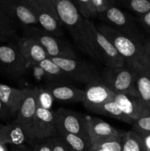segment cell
<instances>
[{
	"label": "cell",
	"mask_w": 150,
	"mask_h": 151,
	"mask_svg": "<svg viewBox=\"0 0 150 151\" xmlns=\"http://www.w3.org/2000/svg\"><path fill=\"white\" fill-rule=\"evenodd\" d=\"M62 24L67 29L79 50L96 60L85 25V19L70 0H52ZM97 61V60H96Z\"/></svg>",
	"instance_id": "obj_1"
},
{
	"label": "cell",
	"mask_w": 150,
	"mask_h": 151,
	"mask_svg": "<svg viewBox=\"0 0 150 151\" xmlns=\"http://www.w3.org/2000/svg\"><path fill=\"white\" fill-rule=\"evenodd\" d=\"M96 27L123 58L125 66L129 68H133L138 65L144 66L143 61L144 42H138L104 23L96 25Z\"/></svg>",
	"instance_id": "obj_2"
},
{
	"label": "cell",
	"mask_w": 150,
	"mask_h": 151,
	"mask_svg": "<svg viewBox=\"0 0 150 151\" xmlns=\"http://www.w3.org/2000/svg\"><path fill=\"white\" fill-rule=\"evenodd\" d=\"M87 34L89 38L91 48L97 61L105 65L106 67H123L124 60L109 40L98 30L92 20L85 19Z\"/></svg>",
	"instance_id": "obj_3"
},
{
	"label": "cell",
	"mask_w": 150,
	"mask_h": 151,
	"mask_svg": "<svg viewBox=\"0 0 150 151\" xmlns=\"http://www.w3.org/2000/svg\"><path fill=\"white\" fill-rule=\"evenodd\" d=\"M23 33L24 36L35 40L44 49L49 58L77 59L76 52L67 41L49 33L42 28L35 26L25 27H23Z\"/></svg>",
	"instance_id": "obj_4"
},
{
	"label": "cell",
	"mask_w": 150,
	"mask_h": 151,
	"mask_svg": "<svg viewBox=\"0 0 150 151\" xmlns=\"http://www.w3.org/2000/svg\"><path fill=\"white\" fill-rule=\"evenodd\" d=\"M100 83L115 94H129L138 97L135 72L128 66L105 67L101 72Z\"/></svg>",
	"instance_id": "obj_5"
},
{
	"label": "cell",
	"mask_w": 150,
	"mask_h": 151,
	"mask_svg": "<svg viewBox=\"0 0 150 151\" xmlns=\"http://www.w3.org/2000/svg\"><path fill=\"white\" fill-rule=\"evenodd\" d=\"M43 29L57 37L63 35V24L52 0H26Z\"/></svg>",
	"instance_id": "obj_6"
},
{
	"label": "cell",
	"mask_w": 150,
	"mask_h": 151,
	"mask_svg": "<svg viewBox=\"0 0 150 151\" xmlns=\"http://www.w3.org/2000/svg\"><path fill=\"white\" fill-rule=\"evenodd\" d=\"M57 66H60L66 75L76 82L84 84L100 83L101 72L89 63L78 59H67L60 58H51Z\"/></svg>",
	"instance_id": "obj_7"
},
{
	"label": "cell",
	"mask_w": 150,
	"mask_h": 151,
	"mask_svg": "<svg viewBox=\"0 0 150 151\" xmlns=\"http://www.w3.org/2000/svg\"><path fill=\"white\" fill-rule=\"evenodd\" d=\"M98 19L132 39L138 42H144L141 40V35L137 27V19L129 13L121 10L117 4L110 7L104 14L99 16Z\"/></svg>",
	"instance_id": "obj_8"
},
{
	"label": "cell",
	"mask_w": 150,
	"mask_h": 151,
	"mask_svg": "<svg viewBox=\"0 0 150 151\" xmlns=\"http://www.w3.org/2000/svg\"><path fill=\"white\" fill-rule=\"evenodd\" d=\"M27 64L14 44L0 46V71L16 79L24 76L29 69Z\"/></svg>",
	"instance_id": "obj_9"
},
{
	"label": "cell",
	"mask_w": 150,
	"mask_h": 151,
	"mask_svg": "<svg viewBox=\"0 0 150 151\" xmlns=\"http://www.w3.org/2000/svg\"><path fill=\"white\" fill-rule=\"evenodd\" d=\"M53 115L57 131L75 134L91 141L83 114L70 109L60 108L53 111Z\"/></svg>",
	"instance_id": "obj_10"
},
{
	"label": "cell",
	"mask_w": 150,
	"mask_h": 151,
	"mask_svg": "<svg viewBox=\"0 0 150 151\" xmlns=\"http://www.w3.org/2000/svg\"><path fill=\"white\" fill-rule=\"evenodd\" d=\"M36 110V91L34 87L28 88L26 97L14 120L24 130L29 145H32L34 142L33 124Z\"/></svg>",
	"instance_id": "obj_11"
},
{
	"label": "cell",
	"mask_w": 150,
	"mask_h": 151,
	"mask_svg": "<svg viewBox=\"0 0 150 151\" xmlns=\"http://www.w3.org/2000/svg\"><path fill=\"white\" fill-rule=\"evenodd\" d=\"M1 2L7 14L17 25L25 27L38 24L33 11L26 0H1Z\"/></svg>",
	"instance_id": "obj_12"
},
{
	"label": "cell",
	"mask_w": 150,
	"mask_h": 151,
	"mask_svg": "<svg viewBox=\"0 0 150 151\" xmlns=\"http://www.w3.org/2000/svg\"><path fill=\"white\" fill-rule=\"evenodd\" d=\"M115 93L101 83H94L87 85L84 90L82 103L89 111L95 113L96 111L107 102L113 100Z\"/></svg>",
	"instance_id": "obj_13"
},
{
	"label": "cell",
	"mask_w": 150,
	"mask_h": 151,
	"mask_svg": "<svg viewBox=\"0 0 150 151\" xmlns=\"http://www.w3.org/2000/svg\"><path fill=\"white\" fill-rule=\"evenodd\" d=\"M56 133L53 111L37 107L33 124L34 142L53 137Z\"/></svg>",
	"instance_id": "obj_14"
},
{
	"label": "cell",
	"mask_w": 150,
	"mask_h": 151,
	"mask_svg": "<svg viewBox=\"0 0 150 151\" xmlns=\"http://www.w3.org/2000/svg\"><path fill=\"white\" fill-rule=\"evenodd\" d=\"M17 47L29 67L39 64L49 56L44 49L33 38L23 36L18 41Z\"/></svg>",
	"instance_id": "obj_15"
},
{
	"label": "cell",
	"mask_w": 150,
	"mask_h": 151,
	"mask_svg": "<svg viewBox=\"0 0 150 151\" xmlns=\"http://www.w3.org/2000/svg\"><path fill=\"white\" fill-rule=\"evenodd\" d=\"M44 86L48 88L54 97V100L63 103L82 102L84 90L66 83H47Z\"/></svg>",
	"instance_id": "obj_16"
},
{
	"label": "cell",
	"mask_w": 150,
	"mask_h": 151,
	"mask_svg": "<svg viewBox=\"0 0 150 151\" xmlns=\"http://www.w3.org/2000/svg\"><path fill=\"white\" fill-rule=\"evenodd\" d=\"M84 118L91 141L109 137L123 136L126 132L114 128L110 124L98 117L84 115Z\"/></svg>",
	"instance_id": "obj_17"
},
{
	"label": "cell",
	"mask_w": 150,
	"mask_h": 151,
	"mask_svg": "<svg viewBox=\"0 0 150 151\" xmlns=\"http://www.w3.org/2000/svg\"><path fill=\"white\" fill-rule=\"evenodd\" d=\"M27 91L28 88H17L0 83V100L11 116H16Z\"/></svg>",
	"instance_id": "obj_18"
},
{
	"label": "cell",
	"mask_w": 150,
	"mask_h": 151,
	"mask_svg": "<svg viewBox=\"0 0 150 151\" xmlns=\"http://www.w3.org/2000/svg\"><path fill=\"white\" fill-rule=\"evenodd\" d=\"M125 115L135 122L143 114L146 107L138 96L129 94H115L113 99Z\"/></svg>",
	"instance_id": "obj_19"
},
{
	"label": "cell",
	"mask_w": 150,
	"mask_h": 151,
	"mask_svg": "<svg viewBox=\"0 0 150 151\" xmlns=\"http://www.w3.org/2000/svg\"><path fill=\"white\" fill-rule=\"evenodd\" d=\"M0 142L7 145H21L27 143V139L21 127L13 121L6 125L0 123Z\"/></svg>",
	"instance_id": "obj_20"
},
{
	"label": "cell",
	"mask_w": 150,
	"mask_h": 151,
	"mask_svg": "<svg viewBox=\"0 0 150 151\" xmlns=\"http://www.w3.org/2000/svg\"><path fill=\"white\" fill-rule=\"evenodd\" d=\"M131 69L135 72V82L138 97L146 107L150 109V71L141 65Z\"/></svg>",
	"instance_id": "obj_21"
},
{
	"label": "cell",
	"mask_w": 150,
	"mask_h": 151,
	"mask_svg": "<svg viewBox=\"0 0 150 151\" xmlns=\"http://www.w3.org/2000/svg\"><path fill=\"white\" fill-rule=\"evenodd\" d=\"M45 74L46 83H71L72 80L66 72L57 66L51 58H47L37 65Z\"/></svg>",
	"instance_id": "obj_22"
},
{
	"label": "cell",
	"mask_w": 150,
	"mask_h": 151,
	"mask_svg": "<svg viewBox=\"0 0 150 151\" xmlns=\"http://www.w3.org/2000/svg\"><path fill=\"white\" fill-rule=\"evenodd\" d=\"M55 137L61 141L69 150L73 151H89L91 142L79 136L57 131Z\"/></svg>",
	"instance_id": "obj_23"
},
{
	"label": "cell",
	"mask_w": 150,
	"mask_h": 151,
	"mask_svg": "<svg viewBox=\"0 0 150 151\" xmlns=\"http://www.w3.org/2000/svg\"><path fill=\"white\" fill-rule=\"evenodd\" d=\"M94 114H96L103 115V116H109L113 119H117L121 122H125L126 124L132 125L134 121L128 117L126 115L122 112L120 108L119 107L116 102L114 100H111L110 102H107L105 104L102 105L100 108H99Z\"/></svg>",
	"instance_id": "obj_24"
},
{
	"label": "cell",
	"mask_w": 150,
	"mask_h": 151,
	"mask_svg": "<svg viewBox=\"0 0 150 151\" xmlns=\"http://www.w3.org/2000/svg\"><path fill=\"white\" fill-rule=\"evenodd\" d=\"M116 1L119 7L132 12L138 16L150 12V0H119Z\"/></svg>",
	"instance_id": "obj_25"
},
{
	"label": "cell",
	"mask_w": 150,
	"mask_h": 151,
	"mask_svg": "<svg viewBox=\"0 0 150 151\" xmlns=\"http://www.w3.org/2000/svg\"><path fill=\"white\" fill-rule=\"evenodd\" d=\"M124 135L125 134L119 137H109L91 140V145L107 151H122Z\"/></svg>",
	"instance_id": "obj_26"
},
{
	"label": "cell",
	"mask_w": 150,
	"mask_h": 151,
	"mask_svg": "<svg viewBox=\"0 0 150 151\" xmlns=\"http://www.w3.org/2000/svg\"><path fill=\"white\" fill-rule=\"evenodd\" d=\"M122 151H147L141 137L136 133L129 131L125 133Z\"/></svg>",
	"instance_id": "obj_27"
},
{
	"label": "cell",
	"mask_w": 150,
	"mask_h": 151,
	"mask_svg": "<svg viewBox=\"0 0 150 151\" xmlns=\"http://www.w3.org/2000/svg\"><path fill=\"white\" fill-rule=\"evenodd\" d=\"M35 88L36 91L37 107L46 110H51V108L55 100L51 91L44 86H35Z\"/></svg>",
	"instance_id": "obj_28"
},
{
	"label": "cell",
	"mask_w": 150,
	"mask_h": 151,
	"mask_svg": "<svg viewBox=\"0 0 150 151\" xmlns=\"http://www.w3.org/2000/svg\"><path fill=\"white\" fill-rule=\"evenodd\" d=\"M17 26L16 22L7 14L0 0V29L13 38L16 35Z\"/></svg>",
	"instance_id": "obj_29"
},
{
	"label": "cell",
	"mask_w": 150,
	"mask_h": 151,
	"mask_svg": "<svg viewBox=\"0 0 150 151\" xmlns=\"http://www.w3.org/2000/svg\"><path fill=\"white\" fill-rule=\"evenodd\" d=\"M72 1L79 14L85 19L92 20L93 19L98 18L92 0H75Z\"/></svg>",
	"instance_id": "obj_30"
},
{
	"label": "cell",
	"mask_w": 150,
	"mask_h": 151,
	"mask_svg": "<svg viewBox=\"0 0 150 151\" xmlns=\"http://www.w3.org/2000/svg\"><path fill=\"white\" fill-rule=\"evenodd\" d=\"M131 131L138 134L150 133V109L146 108L143 114L132 125Z\"/></svg>",
	"instance_id": "obj_31"
},
{
	"label": "cell",
	"mask_w": 150,
	"mask_h": 151,
	"mask_svg": "<svg viewBox=\"0 0 150 151\" xmlns=\"http://www.w3.org/2000/svg\"><path fill=\"white\" fill-rule=\"evenodd\" d=\"M92 1L98 17L104 14L110 7L117 4L116 0H92Z\"/></svg>",
	"instance_id": "obj_32"
},
{
	"label": "cell",
	"mask_w": 150,
	"mask_h": 151,
	"mask_svg": "<svg viewBox=\"0 0 150 151\" xmlns=\"http://www.w3.org/2000/svg\"><path fill=\"white\" fill-rule=\"evenodd\" d=\"M33 151H52L51 137L41 140H36L32 145Z\"/></svg>",
	"instance_id": "obj_33"
},
{
	"label": "cell",
	"mask_w": 150,
	"mask_h": 151,
	"mask_svg": "<svg viewBox=\"0 0 150 151\" xmlns=\"http://www.w3.org/2000/svg\"><path fill=\"white\" fill-rule=\"evenodd\" d=\"M143 61H144V67L150 71V37H149L144 43Z\"/></svg>",
	"instance_id": "obj_34"
},
{
	"label": "cell",
	"mask_w": 150,
	"mask_h": 151,
	"mask_svg": "<svg viewBox=\"0 0 150 151\" xmlns=\"http://www.w3.org/2000/svg\"><path fill=\"white\" fill-rule=\"evenodd\" d=\"M136 19L141 24V26L144 28V29L150 34V12L143 16H138Z\"/></svg>",
	"instance_id": "obj_35"
},
{
	"label": "cell",
	"mask_w": 150,
	"mask_h": 151,
	"mask_svg": "<svg viewBox=\"0 0 150 151\" xmlns=\"http://www.w3.org/2000/svg\"><path fill=\"white\" fill-rule=\"evenodd\" d=\"M52 151H68V148L57 137H51Z\"/></svg>",
	"instance_id": "obj_36"
},
{
	"label": "cell",
	"mask_w": 150,
	"mask_h": 151,
	"mask_svg": "<svg viewBox=\"0 0 150 151\" xmlns=\"http://www.w3.org/2000/svg\"><path fill=\"white\" fill-rule=\"evenodd\" d=\"M9 151H33L32 146L29 145H8Z\"/></svg>",
	"instance_id": "obj_37"
},
{
	"label": "cell",
	"mask_w": 150,
	"mask_h": 151,
	"mask_svg": "<svg viewBox=\"0 0 150 151\" xmlns=\"http://www.w3.org/2000/svg\"><path fill=\"white\" fill-rule=\"evenodd\" d=\"M138 136H139L141 138V139H142L143 143H144L146 150L150 151V133L138 134Z\"/></svg>",
	"instance_id": "obj_38"
},
{
	"label": "cell",
	"mask_w": 150,
	"mask_h": 151,
	"mask_svg": "<svg viewBox=\"0 0 150 151\" xmlns=\"http://www.w3.org/2000/svg\"><path fill=\"white\" fill-rule=\"evenodd\" d=\"M10 116H11V115L10 114L7 109L0 100V119H7Z\"/></svg>",
	"instance_id": "obj_39"
},
{
	"label": "cell",
	"mask_w": 150,
	"mask_h": 151,
	"mask_svg": "<svg viewBox=\"0 0 150 151\" xmlns=\"http://www.w3.org/2000/svg\"><path fill=\"white\" fill-rule=\"evenodd\" d=\"M13 38V37L7 35V33L4 32L0 29V42H7Z\"/></svg>",
	"instance_id": "obj_40"
},
{
	"label": "cell",
	"mask_w": 150,
	"mask_h": 151,
	"mask_svg": "<svg viewBox=\"0 0 150 151\" xmlns=\"http://www.w3.org/2000/svg\"><path fill=\"white\" fill-rule=\"evenodd\" d=\"M0 151H9L8 145L0 142Z\"/></svg>",
	"instance_id": "obj_41"
},
{
	"label": "cell",
	"mask_w": 150,
	"mask_h": 151,
	"mask_svg": "<svg viewBox=\"0 0 150 151\" xmlns=\"http://www.w3.org/2000/svg\"><path fill=\"white\" fill-rule=\"evenodd\" d=\"M90 151H107L106 150H104L102 148H100V147H95V146H91V149L89 150Z\"/></svg>",
	"instance_id": "obj_42"
},
{
	"label": "cell",
	"mask_w": 150,
	"mask_h": 151,
	"mask_svg": "<svg viewBox=\"0 0 150 151\" xmlns=\"http://www.w3.org/2000/svg\"><path fill=\"white\" fill-rule=\"evenodd\" d=\"M68 151H73V150H69V148H68Z\"/></svg>",
	"instance_id": "obj_43"
},
{
	"label": "cell",
	"mask_w": 150,
	"mask_h": 151,
	"mask_svg": "<svg viewBox=\"0 0 150 151\" xmlns=\"http://www.w3.org/2000/svg\"><path fill=\"white\" fill-rule=\"evenodd\" d=\"M89 151H90V150H89Z\"/></svg>",
	"instance_id": "obj_44"
}]
</instances>
